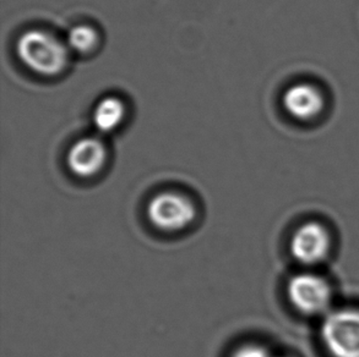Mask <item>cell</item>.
Returning <instances> with one entry per match:
<instances>
[{
    "label": "cell",
    "instance_id": "cell-4",
    "mask_svg": "<svg viewBox=\"0 0 359 357\" xmlns=\"http://www.w3.org/2000/svg\"><path fill=\"white\" fill-rule=\"evenodd\" d=\"M334 240L330 230L320 222L303 223L290 242L291 255L304 270H314L331 256Z\"/></svg>",
    "mask_w": 359,
    "mask_h": 357
},
{
    "label": "cell",
    "instance_id": "cell-7",
    "mask_svg": "<svg viewBox=\"0 0 359 357\" xmlns=\"http://www.w3.org/2000/svg\"><path fill=\"white\" fill-rule=\"evenodd\" d=\"M282 104L293 119L311 121L324 111L325 98L323 92L311 83H294L287 88Z\"/></svg>",
    "mask_w": 359,
    "mask_h": 357
},
{
    "label": "cell",
    "instance_id": "cell-8",
    "mask_svg": "<svg viewBox=\"0 0 359 357\" xmlns=\"http://www.w3.org/2000/svg\"><path fill=\"white\" fill-rule=\"evenodd\" d=\"M126 114V104L121 98L114 96L104 97L93 109V125L103 134L112 132L121 126Z\"/></svg>",
    "mask_w": 359,
    "mask_h": 357
},
{
    "label": "cell",
    "instance_id": "cell-2",
    "mask_svg": "<svg viewBox=\"0 0 359 357\" xmlns=\"http://www.w3.org/2000/svg\"><path fill=\"white\" fill-rule=\"evenodd\" d=\"M287 296L299 314L308 317H325L334 309L335 293L330 280L314 270L292 275L287 283Z\"/></svg>",
    "mask_w": 359,
    "mask_h": 357
},
{
    "label": "cell",
    "instance_id": "cell-3",
    "mask_svg": "<svg viewBox=\"0 0 359 357\" xmlns=\"http://www.w3.org/2000/svg\"><path fill=\"white\" fill-rule=\"evenodd\" d=\"M321 343L331 357H359V307H334L321 318Z\"/></svg>",
    "mask_w": 359,
    "mask_h": 357
},
{
    "label": "cell",
    "instance_id": "cell-5",
    "mask_svg": "<svg viewBox=\"0 0 359 357\" xmlns=\"http://www.w3.org/2000/svg\"><path fill=\"white\" fill-rule=\"evenodd\" d=\"M196 213L194 202L189 197L173 191L156 195L147 206L149 220L161 232L185 230L194 223Z\"/></svg>",
    "mask_w": 359,
    "mask_h": 357
},
{
    "label": "cell",
    "instance_id": "cell-6",
    "mask_svg": "<svg viewBox=\"0 0 359 357\" xmlns=\"http://www.w3.org/2000/svg\"><path fill=\"white\" fill-rule=\"evenodd\" d=\"M107 155L106 146L98 137H83L69 150V169L79 178H93L106 165Z\"/></svg>",
    "mask_w": 359,
    "mask_h": 357
},
{
    "label": "cell",
    "instance_id": "cell-10",
    "mask_svg": "<svg viewBox=\"0 0 359 357\" xmlns=\"http://www.w3.org/2000/svg\"><path fill=\"white\" fill-rule=\"evenodd\" d=\"M229 357H293L273 353L271 349L267 348L264 344L245 343L234 349Z\"/></svg>",
    "mask_w": 359,
    "mask_h": 357
},
{
    "label": "cell",
    "instance_id": "cell-9",
    "mask_svg": "<svg viewBox=\"0 0 359 357\" xmlns=\"http://www.w3.org/2000/svg\"><path fill=\"white\" fill-rule=\"evenodd\" d=\"M65 43L70 49V52L90 53L97 46V31L88 24H76L69 31Z\"/></svg>",
    "mask_w": 359,
    "mask_h": 357
},
{
    "label": "cell",
    "instance_id": "cell-1",
    "mask_svg": "<svg viewBox=\"0 0 359 357\" xmlns=\"http://www.w3.org/2000/svg\"><path fill=\"white\" fill-rule=\"evenodd\" d=\"M16 53L25 66L43 76H55L68 66L70 49L43 29H29L20 36Z\"/></svg>",
    "mask_w": 359,
    "mask_h": 357
}]
</instances>
